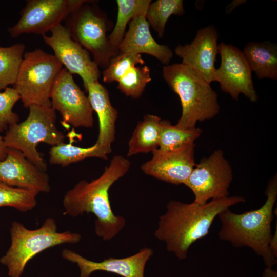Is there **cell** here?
<instances>
[{"instance_id": "d6a6232c", "label": "cell", "mask_w": 277, "mask_h": 277, "mask_svg": "<svg viewBox=\"0 0 277 277\" xmlns=\"http://www.w3.org/2000/svg\"><path fill=\"white\" fill-rule=\"evenodd\" d=\"M8 150V148L5 145L4 137L0 135V161L6 157Z\"/></svg>"}, {"instance_id": "f1b7e54d", "label": "cell", "mask_w": 277, "mask_h": 277, "mask_svg": "<svg viewBox=\"0 0 277 277\" xmlns=\"http://www.w3.org/2000/svg\"><path fill=\"white\" fill-rule=\"evenodd\" d=\"M145 61L141 54L132 53H119L109 62L102 73L105 83L118 82L131 68L137 65H143Z\"/></svg>"}, {"instance_id": "4dcf8cb0", "label": "cell", "mask_w": 277, "mask_h": 277, "mask_svg": "<svg viewBox=\"0 0 277 277\" xmlns=\"http://www.w3.org/2000/svg\"><path fill=\"white\" fill-rule=\"evenodd\" d=\"M269 247L270 251L274 257L277 258V228L275 232L272 234L269 243Z\"/></svg>"}, {"instance_id": "4316f807", "label": "cell", "mask_w": 277, "mask_h": 277, "mask_svg": "<svg viewBox=\"0 0 277 277\" xmlns=\"http://www.w3.org/2000/svg\"><path fill=\"white\" fill-rule=\"evenodd\" d=\"M38 194L0 182V207H13L22 212L30 211L36 206Z\"/></svg>"}, {"instance_id": "d6986e66", "label": "cell", "mask_w": 277, "mask_h": 277, "mask_svg": "<svg viewBox=\"0 0 277 277\" xmlns=\"http://www.w3.org/2000/svg\"><path fill=\"white\" fill-rule=\"evenodd\" d=\"M84 88L88 92L91 107L99 120V133L95 144L109 154L115 140L118 111L111 103L108 90L98 80L90 82Z\"/></svg>"}, {"instance_id": "ba28073f", "label": "cell", "mask_w": 277, "mask_h": 277, "mask_svg": "<svg viewBox=\"0 0 277 277\" xmlns=\"http://www.w3.org/2000/svg\"><path fill=\"white\" fill-rule=\"evenodd\" d=\"M72 39L90 52L98 67L105 69L119 53L109 43L112 22L93 1H87L66 19Z\"/></svg>"}, {"instance_id": "484cf974", "label": "cell", "mask_w": 277, "mask_h": 277, "mask_svg": "<svg viewBox=\"0 0 277 277\" xmlns=\"http://www.w3.org/2000/svg\"><path fill=\"white\" fill-rule=\"evenodd\" d=\"M202 132V129L196 127L182 129L172 125L168 120H162L158 149L169 151L194 143Z\"/></svg>"}, {"instance_id": "5bb4252c", "label": "cell", "mask_w": 277, "mask_h": 277, "mask_svg": "<svg viewBox=\"0 0 277 277\" xmlns=\"http://www.w3.org/2000/svg\"><path fill=\"white\" fill-rule=\"evenodd\" d=\"M194 143L179 148L161 151H153L151 160L141 166L146 175L174 184H185L196 165L194 158Z\"/></svg>"}, {"instance_id": "9a60e30c", "label": "cell", "mask_w": 277, "mask_h": 277, "mask_svg": "<svg viewBox=\"0 0 277 277\" xmlns=\"http://www.w3.org/2000/svg\"><path fill=\"white\" fill-rule=\"evenodd\" d=\"M218 38L216 29L210 25L197 30L190 44H179L174 49L182 64L194 70L209 84L215 82Z\"/></svg>"}, {"instance_id": "7c38bea8", "label": "cell", "mask_w": 277, "mask_h": 277, "mask_svg": "<svg viewBox=\"0 0 277 277\" xmlns=\"http://www.w3.org/2000/svg\"><path fill=\"white\" fill-rule=\"evenodd\" d=\"M221 64L216 68L215 81L219 83L221 89L238 100L244 94L251 102L258 100L252 78V71L243 52L230 44L221 43L218 46Z\"/></svg>"}, {"instance_id": "30bf717a", "label": "cell", "mask_w": 277, "mask_h": 277, "mask_svg": "<svg viewBox=\"0 0 277 277\" xmlns=\"http://www.w3.org/2000/svg\"><path fill=\"white\" fill-rule=\"evenodd\" d=\"M87 0H28L21 17L7 31L13 38L23 34L43 36L66 20Z\"/></svg>"}, {"instance_id": "9c48e42d", "label": "cell", "mask_w": 277, "mask_h": 277, "mask_svg": "<svg viewBox=\"0 0 277 277\" xmlns=\"http://www.w3.org/2000/svg\"><path fill=\"white\" fill-rule=\"evenodd\" d=\"M232 180L231 166L223 151L218 149L196 164L184 185L194 194L193 202L203 205L209 200L229 196Z\"/></svg>"}, {"instance_id": "7402d4cb", "label": "cell", "mask_w": 277, "mask_h": 277, "mask_svg": "<svg viewBox=\"0 0 277 277\" xmlns=\"http://www.w3.org/2000/svg\"><path fill=\"white\" fill-rule=\"evenodd\" d=\"M49 154L51 164L62 167L90 157L108 159L107 152L95 143L92 146L84 148L63 142L52 146Z\"/></svg>"}, {"instance_id": "277c9868", "label": "cell", "mask_w": 277, "mask_h": 277, "mask_svg": "<svg viewBox=\"0 0 277 277\" xmlns=\"http://www.w3.org/2000/svg\"><path fill=\"white\" fill-rule=\"evenodd\" d=\"M162 75L180 99L182 111L175 125L178 128H194L198 122L212 119L219 114L216 92L194 70L182 63H174L163 66Z\"/></svg>"}, {"instance_id": "8fae6325", "label": "cell", "mask_w": 277, "mask_h": 277, "mask_svg": "<svg viewBox=\"0 0 277 277\" xmlns=\"http://www.w3.org/2000/svg\"><path fill=\"white\" fill-rule=\"evenodd\" d=\"M51 102L65 124L76 128L93 127V110L89 98L75 82L72 74L64 68L53 85Z\"/></svg>"}, {"instance_id": "1f68e13d", "label": "cell", "mask_w": 277, "mask_h": 277, "mask_svg": "<svg viewBox=\"0 0 277 277\" xmlns=\"http://www.w3.org/2000/svg\"><path fill=\"white\" fill-rule=\"evenodd\" d=\"M246 1L234 0L229 4L226 8V13L227 14H230L236 7L239 5L245 3Z\"/></svg>"}, {"instance_id": "44dd1931", "label": "cell", "mask_w": 277, "mask_h": 277, "mask_svg": "<svg viewBox=\"0 0 277 277\" xmlns=\"http://www.w3.org/2000/svg\"><path fill=\"white\" fill-rule=\"evenodd\" d=\"M161 121L156 115L146 114L138 122L128 142L127 156L158 149Z\"/></svg>"}, {"instance_id": "d4e9b609", "label": "cell", "mask_w": 277, "mask_h": 277, "mask_svg": "<svg viewBox=\"0 0 277 277\" xmlns=\"http://www.w3.org/2000/svg\"><path fill=\"white\" fill-rule=\"evenodd\" d=\"M25 50V46L22 43L0 46V91L15 84Z\"/></svg>"}, {"instance_id": "836d02e7", "label": "cell", "mask_w": 277, "mask_h": 277, "mask_svg": "<svg viewBox=\"0 0 277 277\" xmlns=\"http://www.w3.org/2000/svg\"><path fill=\"white\" fill-rule=\"evenodd\" d=\"M262 277H277L276 271L272 267H266L263 273Z\"/></svg>"}, {"instance_id": "e0dca14e", "label": "cell", "mask_w": 277, "mask_h": 277, "mask_svg": "<svg viewBox=\"0 0 277 277\" xmlns=\"http://www.w3.org/2000/svg\"><path fill=\"white\" fill-rule=\"evenodd\" d=\"M0 182L38 193H48L51 189L46 172L13 148H8L6 157L0 161Z\"/></svg>"}, {"instance_id": "f546056e", "label": "cell", "mask_w": 277, "mask_h": 277, "mask_svg": "<svg viewBox=\"0 0 277 277\" xmlns=\"http://www.w3.org/2000/svg\"><path fill=\"white\" fill-rule=\"evenodd\" d=\"M19 100L20 96L14 87H8L0 92V132L19 122V116L13 111V108Z\"/></svg>"}, {"instance_id": "52a82bcc", "label": "cell", "mask_w": 277, "mask_h": 277, "mask_svg": "<svg viewBox=\"0 0 277 277\" xmlns=\"http://www.w3.org/2000/svg\"><path fill=\"white\" fill-rule=\"evenodd\" d=\"M63 68L54 55L41 49L26 52L14 85L24 107H51L52 90Z\"/></svg>"}, {"instance_id": "7a4b0ae2", "label": "cell", "mask_w": 277, "mask_h": 277, "mask_svg": "<svg viewBox=\"0 0 277 277\" xmlns=\"http://www.w3.org/2000/svg\"><path fill=\"white\" fill-rule=\"evenodd\" d=\"M130 165L128 159L116 155L98 177L90 182L80 181L64 196V214L75 217L84 213H92L95 217L96 234L103 240L115 237L125 227L126 220L112 211L109 190L128 172Z\"/></svg>"}, {"instance_id": "cb8c5ba5", "label": "cell", "mask_w": 277, "mask_h": 277, "mask_svg": "<svg viewBox=\"0 0 277 277\" xmlns=\"http://www.w3.org/2000/svg\"><path fill=\"white\" fill-rule=\"evenodd\" d=\"M185 12L182 0H157L150 3L145 17L159 37L162 38L169 17L172 15L181 16Z\"/></svg>"}, {"instance_id": "5b68a950", "label": "cell", "mask_w": 277, "mask_h": 277, "mask_svg": "<svg viewBox=\"0 0 277 277\" xmlns=\"http://www.w3.org/2000/svg\"><path fill=\"white\" fill-rule=\"evenodd\" d=\"M10 234V246L0 259V263L7 267L9 277H21L28 262L42 251L63 244H75L82 239L78 233L58 232L56 222L52 217L46 219L39 228L33 230L14 221Z\"/></svg>"}, {"instance_id": "2e32d148", "label": "cell", "mask_w": 277, "mask_h": 277, "mask_svg": "<svg viewBox=\"0 0 277 277\" xmlns=\"http://www.w3.org/2000/svg\"><path fill=\"white\" fill-rule=\"evenodd\" d=\"M153 253L152 249L144 248L128 257H110L101 262H94L74 251L64 249L62 256L65 260L77 265L80 270V277H89L97 271L111 272L123 277H144L146 263Z\"/></svg>"}, {"instance_id": "603a6c76", "label": "cell", "mask_w": 277, "mask_h": 277, "mask_svg": "<svg viewBox=\"0 0 277 277\" xmlns=\"http://www.w3.org/2000/svg\"><path fill=\"white\" fill-rule=\"evenodd\" d=\"M151 2L150 0L116 1L117 6L116 21L113 30L108 36L109 43L113 48L118 50L126 33L127 25L135 16L146 13Z\"/></svg>"}, {"instance_id": "8992f818", "label": "cell", "mask_w": 277, "mask_h": 277, "mask_svg": "<svg viewBox=\"0 0 277 277\" xmlns=\"http://www.w3.org/2000/svg\"><path fill=\"white\" fill-rule=\"evenodd\" d=\"M29 110L25 120L8 128L4 140L7 147L19 150L39 169L46 172L47 164L37 151L38 144L45 143L55 146L64 142L65 136L56 126V112L52 107L33 105Z\"/></svg>"}, {"instance_id": "ac0fdd59", "label": "cell", "mask_w": 277, "mask_h": 277, "mask_svg": "<svg viewBox=\"0 0 277 277\" xmlns=\"http://www.w3.org/2000/svg\"><path fill=\"white\" fill-rule=\"evenodd\" d=\"M146 13L135 16L129 23L128 30L118 47L119 53L147 54L156 58L164 66L168 65L173 53L168 46L159 44L153 38Z\"/></svg>"}, {"instance_id": "6da1fadb", "label": "cell", "mask_w": 277, "mask_h": 277, "mask_svg": "<svg viewBox=\"0 0 277 277\" xmlns=\"http://www.w3.org/2000/svg\"><path fill=\"white\" fill-rule=\"evenodd\" d=\"M245 201L241 196L211 200L203 205L170 200L166 212L159 217L154 235L165 243L168 251L184 260L191 246L209 233L220 213Z\"/></svg>"}, {"instance_id": "ffe728a7", "label": "cell", "mask_w": 277, "mask_h": 277, "mask_svg": "<svg viewBox=\"0 0 277 277\" xmlns=\"http://www.w3.org/2000/svg\"><path fill=\"white\" fill-rule=\"evenodd\" d=\"M243 52L250 69L260 80H277V46L268 41L250 42Z\"/></svg>"}, {"instance_id": "83f0119b", "label": "cell", "mask_w": 277, "mask_h": 277, "mask_svg": "<svg viewBox=\"0 0 277 277\" xmlns=\"http://www.w3.org/2000/svg\"><path fill=\"white\" fill-rule=\"evenodd\" d=\"M151 81L150 70L147 65L131 68L117 82V89L128 97L138 98L143 94L147 85Z\"/></svg>"}, {"instance_id": "4fadbf2b", "label": "cell", "mask_w": 277, "mask_h": 277, "mask_svg": "<svg viewBox=\"0 0 277 277\" xmlns=\"http://www.w3.org/2000/svg\"><path fill=\"white\" fill-rule=\"evenodd\" d=\"M50 32V36H42L43 40L64 68L71 74L78 75L84 87L90 82L98 80L99 67L91 59L90 53L72 39L68 28L60 24Z\"/></svg>"}, {"instance_id": "3957f363", "label": "cell", "mask_w": 277, "mask_h": 277, "mask_svg": "<svg viewBox=\"0 0 277 277\" xmlns=\"http://www.w3.org/2000/svg\"><path fill=\"white\" fill-rule=\"evenodd\" d=\"M266 200L259 208L242 213L229 209L217 216L221 223L219 238L236 247H247L262 257L266 267H272L276 258L270 250L269 243L272 235L271 223L277 199V176L269 180L265 190Z\"/></svg>"}]
</instances>
